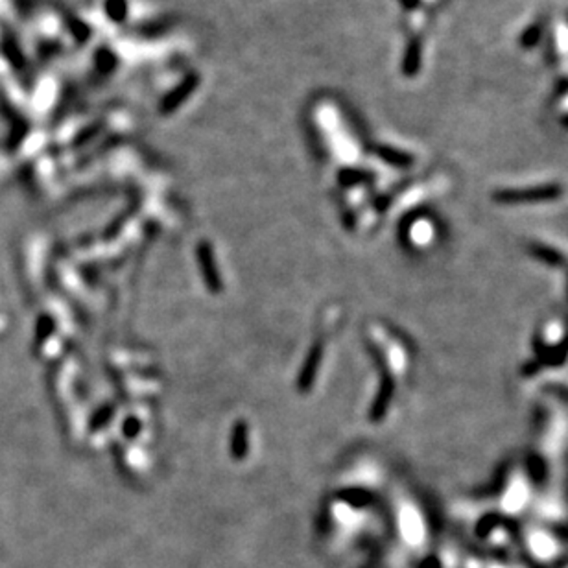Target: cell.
Masks as SVG:
<instances>
[{
  "label": "cell",
  "mask_w": 568,
  "mask_h": 568,
  "mask_svg": "<svg viewBox=\"0 0 568 568\" xmlns=\"http://www.w3.org/2000/svg\"><path fill=\"white\" fill-rule=\"evenodd\" d=\"M541 34H542V24H532V26L522 34L520 45H522L524 49H526V46L537 45L539 39H541Z\"/></svg>",
  "instance_id": "cell-3"
},
{
  "label": "cell",
  "mask_w": 568,
  "mask_h": 568,
  "mask_svg": "<svg viewBox=\"0 0 568 568\" xmlns=\"http://www.w3.org/2000/svg\"><path fill=\"white\" fill-rule=\"evenodd\" d=\"M561 194V188L555 185L548 187H535V188H520V191H502L498 192L497 198L506 203H517V201H546L554 200Z\"/></svg>",
  "instance_id": "cell-1"
},
{
  "label": "cell",
  "mask_w": 568,
  "mask_h": 568,
  "mask_svg": "<svg viewBox=\"0 0 568 568\" xmlns=\"http://www.w3.org/2000/svg\"><path fill=\"white\" fill-rule=\"evenodd\" d=\"M421 43L419 41H412L406 50L404 56V72L406 74H415L421 67Z\"/></svg>",
  "instance_id": "cell-2"
}]
</instances>
